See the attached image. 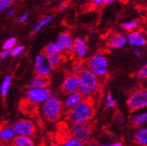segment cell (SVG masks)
Returning a JSON list of instances; mask_svg holds the SVG:
<instances>
[{"label":"cell","mask_w":147,"mask_h":146,"mask_svg":"<svg viewBox=\"0 0 147 146\" xmlns=\"http://www.w3.org/2000/svg\"><path fill=\"white\" fill-rule=\"evenodd\" d=\"M80 84L79 75L75 74L73 72L67 75L61 85V90L64 94L67 95L78 92Z\"/></svg>","instance_id":"8fae6325"},{"label":"cell","mask_w":147,"mask_h":146,"mask_svg":"<svg viewBox=\"0 0 147 146\" xmlns=\"http://www.w3.org/2000/svg\"><path fill=\"white\" fill-rule=\"evenodd\" d=\"M131 117V122L137 127H142L147 124V109L135 111Z\"/></svg>","instance_id":"ac0fdd59"},{"label":"cell","mask_w":147,"mask_h":146,"mask_svg":"<svg viewBox=\"0 0 147 146\" xmlns=\"http://www.w3.org/2000/svg\"><path fill=\"white\" fill-rule=\"evenodd\" d=\"M74 40L72 38L69 32H63L60 34L55 42L47 44L44 48V54L46 55L55 52H73Z\"/></svg>","instance_id":"277c9868"},{"label":"cell","mask_w":147,"mask_h":146,"mask_svg":"<svg viewBox=\"0 0 147 146\" xmlns=\"http://www.w3.org/2000/svg\"><path fill=\"white\" fill-rule=\"evenodd\" d=\"M66 7H67V3H65V2H63V3L61 4V5H60V9L64 10Z\"/></svg>","instance_id":"ab89813d"},{"label":"cell","mask_w":147,"mask_h":146,"mask_svg":"<svg viewBox=\"0 0 147 146\" xmlns=\"http://www.w3.org/2000/svg\"><path fill=\"white\" fill-rule=\"evenodd\" d=\"M128 42L127 36L124 34L116 33L112 34L108 40L107 44L109 47L114 49H119L124 47Z\"/></svg>","instance_id":"4fadbf2b"},{"label":"cell","mask_w":147,"mask_h":146,"mask_svg":"<svg viewBox=\"0 0 147 146\" xmlns=\"http://www.w3.org/2000/svg\"><path fill=\"white\" fill-rule=\"evenodd\" d=\"M52 20V16H47V17H43V18L35 26V27H34V31H35V32H39L40 30H41L43 27H45L47 25H48Z\"/></svg>","instance_id":"484cf974"},{"label":"cell","mask_w":147,"mask_h":146,"mask_svg":"<svg viewBox=\"0 0 147 146\" xmlns=\"http://www.w3.org/2000/svg\"><path fill=\"white\" fill-rule=\"evenodd\" d=\"M138 20H132L129 21V22H123L121 25L122 28L125 31H129V32H132L134 28L138 26Z\"/></svg>","instance_id":"4316f807"},{"label":"cell","mask_w":147,"mask_h":146,"mask_svg":"<svg viewBox=\"0 0 147 146\" xmlns=\"http://www.w3.org/2000/svg\"><path fill=\"white\" fill-rule=\"evenodd\" d=\"M11 128L17 136L31 137L35 133V125L29 119H20L15 122Z\"/></svg>","instance_id":"9c48e42d"},{"label":"cell","mask_w":147,"mask_h":146,"mask_svg":"<svg viewBox=\"0 0 147 146\" xmlns=\"http://www.w3.org/2000/svg\"><path fill=\"white\" fill-rule=\"evenodd\" d=\"M61 146H84V143L73 137H68L60 143Z\"/></svg>","instance_id":"603a6c76"},{"label":"cell","mask_w":147,"mask_h":146,"mask_svg":"<svg viewBox=\"0 0 147 146\" xmlns=\"http://www.w3.org/2000/svg\"><path fill=\"white\" fill-rule=\"evenodd\" d=\"M134 142L140 146H147V127H140L134 133Z\"/></svg>","instance_id":"d6986e66"},{"label":"cell","mask_w":147,"mask_h":146,"mask_svg":"<svg viewBox=\"0 0 147 146\" xmlns=\"http://www.w3.org/2000/svg\"><path fill=\"white\" fill-rule=\"evenodd\" d=\"M46 56H47V62L52 69L56 68L62 61L61 53L60 52H55V53L47 54Z\"/></svg>","instance_id":"44dd1931"},{"label":"cell","mask_w":147,"mask_h":146,"mask_svg":"<svg viewBox=\"0 0 147 146\" xmlns=\"http://www.w3.org/2000/svg\"><path fill=\"white\" fill-rule=\"evenodd\" d=\"M17 135L12 128L9 126H3L0 128V141L7 145L13 143Z\"/></svg>","instance_id":"2e32d148"},{"label":"cell","mask_w":147,"mask_h":146,"mask_svg":"<svg viewBox=\"0 0 147 146\" xmlns=\"http://www.w3.org/2000/svg\"><path fill=\"white\" fill-rule=\"evenodd\" d=\"M105 104L108 107H114L116 105L115 100L114 99L111 93H108L106 96H105Z\"/></svg>","instance_id":"f1b7e54d"},{"label":"cell","mask_w":147,"mask_h":146,"mask_svg":"<svg viewBox=\"0 0 147 146\" xmlns=\"http://www.w3.org/2000/svg\"><path fill=\"white\" fill-rule=\"evenodd\" d=\"M49 83V79L48 77L36 75L30 80L28 83L29 89H40V88H45Z\"/></svg>","instance_id":"e0dca14e"},{"label":"cell","mask_w":147,"mask_h":146,"mask_svg":"<svg viewBox=\"0 0 147 146\" xmlns=\"http://www.w3.org/2000/svg\"><path fill=\"white\" fill-rule=\"evenodd\" d=\"M93 1V3H94L95 5H102V4L104 2V1L103 0H92Z\"/></svg>","instance_id":"74e56055"},{"label":"cell","mask_w":147,"mask_h":146,"mask_svg":"<svg viewBox=\"0 0 147 146\" xmlns=\"http://www.w3.org/2000/svg\"><path fill=\"white\" fill-rule=\"evenodd\" d=\"M125 122V118L124 117H119L117 118V123L119 124H123Z\"/></svg>","instance_id":"8d00e7d4"},{"label":"cell","mask_w":147,"mask_h":146,"mask_svg":"<svg viewBox=\"0 0 147 146\" xmlns=\"http://www.w3.org/2000/svg\"><path fill=\"white\" fill-rule=\"evenodd\" d=\"M11 55V50H3L0 52V57L2 59H5L8 56Z\"/></svg>","instance_id":"1f68e13d"},{"label":"cell","mask_w":147,"mask_h":146,"mask_svg":"<svg viewBox=\"0 0 147 146\" xmlns=\"http://www.w3.org/2000/svg\"><path fill=\"white\" fill-rule=\"evenodd\" d=\"M47 1H49V0H47Z\"/></svg>","instance_id":"bcb514c9"},{"label":"cell","mask_w":147,"mask_h":146,"mask_svg":"<svg viewBox=\"0 0 147 146\" xmlns=\"http://www.w3.org/2000/svg\"><path fill=\"white\" fill-rule=\"evenodd\" d=\"M34 70L36 75L48 77L52 73V69L47 62V56L44 53H41L36 56L34 62Z\"/></svg>","instance_id":"30bf717a"},{"label":"cell","mask_w":147,"mask_h":146,"mask_svg":"<svg viewBox=\"0 0 147 146\" xmlns=\"http://www.w3.org/2000/svg\"><path fill=\"white\" fill-rule=\"evenodd\" d=\"M137 76L142 81H147V60L137 72Z\"/></svg>","instance_id":"d4e9b609"},{"label":"cell","mask_w":147,"mask_h":146,"mask_svg":"<svg viewBox=\"0 0 147 146\" xmlns=\"http://www.w3.org/2000/svg\"><path fill=\"white\" fill-rule=\"evenodd\" d=\"M15 12H16V11H15V10L11 9V10H10L8 12H7V15H8V16H13V15L15 13Z\"/></svg>","instance_id":"b9f144b4"},{"label":"cell","mask_w":147,"mask_h":146,"mask_svg":"<svg viewBox=\"0 0 147 146\" xmlns=\"http://www.w3.org/2000/svg\"><path fill=\"white\" fill-rule=\"evenodd\" d=\"M94 108L90 98L83 99L80 103L68 110L67 118L70 123L88 122L93 116Z\"/></svg>","instance_id":"6da1fadb"},{"label":"cell","mask_w":147,"mask_h":146,"mask_svg":"<svg viewBox=\"0 0 147 146\" xmlns=\"http://www.w3.org/2000/svg\"><path fill=\"white\" fill-rule=\"evenodd\" d=\"M28 13H22V15H21L20 17H19L18 18V20H17V22H19V23H21V22H25V21L27 20V18H28Z\"/></svg>","instance_id":"d6a6232c"},{"label":"cell","mask_w":147,"mask_h":146,"mask_svg":"<svg viewBox=\"0 0 147 146\" xmlns=\"http://www.w3.org/2000/svg\"><path fill=\"white\" fill-rule=\"evenodd\" d=\"M111 146H123V143H120V142H118V141H116L114 143H111Z\"/></svg>","instance_id":"f35d334b"},{"label":"cell","mask_w":147,"mask_h":146,"mask_svg":"<svg viewBox=\"0 0 147 146\" xmlns=\"http://www.w3.org/2000/svg\"><path fill=\"white\" fill-rule=\"evenodd\" d=\"M73 52L80 59L86 58L89 53L87 41L82 37H76L74 40Z\"/></svg>","instance_id":"7c38bea8"},{"label":"cell","mask_w":147,"mask_h":146,"mask_svg":"<svg viewBox=\"0 0 147 146\" xmlns=\"http://www.w3.org/2000/svg\"><path fill=\"white\" fill-rule=\"evenodd\" d=\"M127 105L131 111L147 109V89H139L130 94Z\"/></svg>","instance_id":"52a82bcc"},{"label":"cell","mask_w":147,"mask_h":146,"mask_svg":"<svg viewBox=\"0 0 147 146\" xmlns=\"http://www.w3.org/2000/svg\"><path fill=\"white\" fill-rule=\"evenodd\" d=\"M12 144L14 146H35L34 142L30 137L17 136Z\"/></svg>","instance_id":"ffe728a7"},{"label":"cell","mask_w":147,"mask_h":146,"mask_svg":"<svg viewBox=\"0 0 147 146\" xmlns=\"http://www.w3.org/2000/svg\"><path fill=\"white\" fill-rule=\"evenodd\" d=\"M26 99L33 104H42L52 96V92L48 87L40 89H28L26 93Z\"/></svg>","instance_id":"ba28073f"},{"label":"cell","mask_w":147,"mask_h":146,"mask_svg":"<svg viewBox=\"0 0 147 146\" xmlns=\"http://www.w3.org/2000/svg\"><path fill=\"white\" fill-rule=\"evenodd\" d=\"M11 76H6L5 78H4L3 81H2V84H1V87H0V91H1V95L2 96H6L8 93V90H9L10 86H11Z\"/></svg>","instance_id":"7402d4cb"},{"label":"cell","mask_w":147,"mask_h":146,"mask_svg":"<svg viewBox=\"0 0 147 146\" xmlns=\"http://www.w3.org/2000/svg\"><path fill=\"white\" fill-rule=\"evenodd\" d=\"M87 69L99 79L107 75L109 69L108 61L102 53H96L89 58L86 63Z\"/></svg>","instance_id":"5b68a950"},{"label":"cell","mask_w":147,"mask_h":146,"mask_svg":"<svg viewBox=\"0 0 147 146\" xmlns=\"http://www.w3.org/2000/svg\"><path fill=\"white\" fill-rule=\"evenodd\" d=\"M84 97L83 96V95L79 91L66 95L63 102V107H65L67 110L71 109L76 105H77L78 103H80L82 100L84 99Z\"/></svg>","instance_id":"9a60e30c"},{"label":"cell","mask_w":147,"mask_h":146,"mask_svg":"<svg viewBox=\"0 0 147 146\" xmlns=\"http://www.w3.org/2000/svg\"><path fill=\"white\" fill-rule=\"evenodd\" d=\"M17 43V40L14 37H11L9 39H7V40L3 44V49L4 50H11L13 47L15 46Z\"/></svg>","instance_id":"83f0119b"},{"label":"cell","mask_w":147,"mask_h":146,"mask_svg":"<svg viewBox=\"0 0 147 146\" xmlns=\"http://www.w3.org/2000/svg\"><path fill=\"white\" fill-rule=\"evenodd\" d=\"M13 0H0V12L7 10L11 6Z\"/></svg>","instance_id":"f546056e"},{"label":"cell","mask_w":147,"mask_h":146,"mask_svg":"<svg viewBox=\"0 0 147 146\" xmlns=\"http://www.w3.org/2000/svg\"><path fill=\"white\" fill-rule=\"evenodd\" d=\"M80 84L78 91L87 98H90L98 92L100 87V79L88 71L84 70L79 75Z\"/></svg>","instance_id":"3957f363"},{"label":"cell","mask_w":147,"mask_h":146,"mask_svg":"<svg viewBox=\"0 0 147 146\" xmlns=\"http://www.w3.org/2000/svg\"><path fill=\"white\" fill-rule=\"evenodd\" d=\"M87 69V67H86V63L83 62V61H76V63L73 64V73L77 75L82 74V72H84V70Z\"/></svg>","instance_id":"cb8c5ba5"},{"label":"cell","mask_w":147,"mask_h":146,"mask_svg":"<svg viewBox=\"0 0 147 146\" xmlns=\"http://www.w3.org/2000/svg\"><path fill=\"white\" fill-rule=\"evenodd\" d=\"M63 109V102L59 97L52 96L41 105L42 116L48 122L58 120Z\"/></svg>","instance_id":"7a4b0ae2"},{"label":"cell","mask_w":147,"mask_h":146,"mask_svg":"<svg viewBox=\"0 0 147 146\" xmlns=\"http://www.w3.org/2000/svg\"><path fill=\"white\" fill-rule=\"evenodd\" d=\"M133 53H134V56H136L137 57L140 58V57H141L143 52H142V50L140 49V48H134Z\"/></svg>","instance_id":"836d02e7"},{"label":"cell","mask_w":147,"mask_h":146,"mask_svg":"<svg viewBox=\"0 0 147 146\" xmlns=\"http://www.w3.org/2000/svg\"><path fill=\"white\" fill-rule=\"evenodd\" d=\"M44 146H61V145L59 144L57 142H55V141H51L49 143H48L47 144L45 145Z\"/></svg>","instance_id":"d590c367"},{"label":"cell","mask_w":147,"mask_h":146,"mask_svg":"<svg viewBox=\"0 0 147 146\" xmlns=\"http://www.w3.org/2000/svg\"><path fill=\"white\" fill-rule=\"evenodd\" d=\"M7 146H14V145H13V144H11V145H7Z\"/></svg>","instance_id":"f6af8a7d"},{"label":"cell","mask_w":147,"mask_h":146,"mask_svg":"<svg viewBox=\"0 0 147 146\" xmlns=\"http://www.w3.org/2000/svg\"><path fill=\"white\" fill-rule=\"evenodd\" d=\"M99 146H111V143H102L99 144Z\"/></svg>","instance_id":"60d3db41"},{"label":"cell","mask_w":147,"mask_h":146,"mask_svg":"<svg viewBox=\"0 0 147 146\" xmlns=\"http://www.w3.org/2000/svg\"><path fill=\"white\" fill-rule=\"evenodd\" d=\"M84 146H99V144L96 142H95V141L89 140L88 142L85 143Z\"/></svg>","instance_id":"e575fe53"},{"label":"cell","mask_w":147,"mask_h":146,"mask_svg":"<svg viewBox=\"0 0 147 146\" xmlns=\"http://www.w3.org/2000/svg\"><path fill=\"white\" fill-rule=\"evenodd\" d=\"M88 32H89V34H93L95 33V31L93 29H90L89 31H88Z\"/></svg>","instance_id":"ee69618b"},{"label":"cell","mask_w":147,"mask_h":146,"mask_svg":"<svg viewBox=\"0 0 147 146\" xmlns=\"http://www.w3.org/2000/svg\"><path fill=\"white\" fill-rule=\"evenodd\" d=\"M128 42L134 48H140L146 44V40L140 31H132L127 36Z\"/></svg>","instance_id":"5bb4252c"},{"label":"cell","mask_w":147,"mask_h":146,"mask_svg":"<svg viewBox=\"0 0 147 146\" xmlns=\"http://www.w3.org/2000/svg\"><path fill=\"white\" fill-rule=\"evenodd\" d=\"M69 132L71 137L85 143L90 139L92 128L89 122L70 123Z\"/></svg>","instance_id":"8992f818"},{"label":"cell","mask_w":147,"mask_h":146,"mask_svg":"<svg viewBox=\"0 0 147 146\" xmlns=\"http://www.w3.org/2000/svg\"><path fill=\"white\" fill-rule=\"evenodd\" d=\"M104 2H106V3H112V2H115L117 0H103Z\"/></svg>","instance_id":"7bdbcfd3"},{"label":"cell","mask_w":147,"mask_h":146,"mask_svg":"<svg viewBox=\"0 0 147 146\" xmlns=\"http://www.w3.org/2000/svg\"><path fill=\"white\" fill-rule=\"evenodd\" d=\"M23 46H15L11 50V54L13 57H17L20 55L22 52H23Z\"/></svg>","instance_id":"4dcf8cb0"}]
</instances>
